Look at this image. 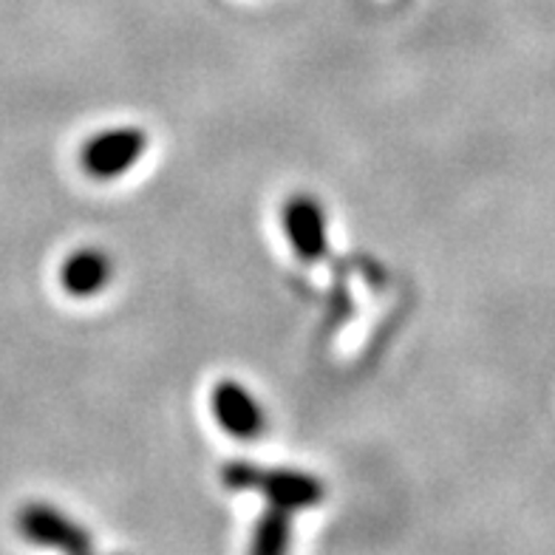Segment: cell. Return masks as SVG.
Instances as JSON below:
<instances>
[{
	"label": "cell",
	"instance_id": "1",
	"mask_svg": "<svg viewBox=\"0 0 555 555\" xmlns=\"http://www.w3.org/2000/svg\"><path fill=\"white\" fill-rule=\"evenodd\" d=\"M221 482L235 493H261L272 507L298 513L309 511L326 499V485L309 470L298 468H258L253 462H227Z\"/></svg>",
	"mask_w": 555,
	"mask_h": 555
},
{
	"label": "cell",
	"instance_id": "2",
	"mask_svg": "<svg viewBox=\"0 0 555 555\" xmlns=\"http://www.w3.org/2000/svg\"><path fill=\"white\" fill-rule=\"evenodd\" d=\"M151 137L139 125H117L96 131L80 147V168L94 182H117L145 159Z\"/></svg>",
	"mask_w": 555,
	"mask_h": 555
},
{
	"label": "cell",
	"instance_id": "3",
	"mask_svg": "<svg viewBox=\"0 0 555 555\" xmlns=\"http://www.w3.org/2000/svg\"><path fill=\"white\" fill-rule=\"evenodd\" d=\"M17 530L29 544L43 550H60L63 555H88L94 541L80 521L54 504L29 502L17 513Z\"/></svg>",
	"mask_w": 555,
	"mask_h": 555
},
{
	"label": "cell",
	"instance_id": "4",
	"mask_svg": "<svg viewBox=\"0 0 555 555\" xmlns=\"http://www.w3.org/2000/svg\"><path fill=\"white\" fill-rule=\"evenodd\" d=\"M281 227L289 247L300 261H321L330 249V219L326 207L312 193H293L281 205Z\"/></svg>",
	"mask_w": 555,
	"mask_h": 555
},
{
	"label": "cell",
	"instance_id": "5",
	"mask_svg": "<svg viewBox=\"0 0 555 555\" xmlns=\"http://www.w3.org/2000/svg\"><path fill=\"white\" fill-rule=\"evenodd\" d=\"M210 414L235 439H256L267 431V409L238 380H219L210 388Z\"/></svg>",
	"mask_w": 555,
	"mask_h": 555
},
{
	"label": "cell",
	"instance_id": "6",
	"mask_svg": "<svg viewBox=\"0 0 555 555\" xmlns=\"http://www.w3.org/2000/svg\"><path fill=\"white\" fill-rule=\"evenodd\" d=\"M114 281V258L100 247H80L68 253L60 267L63 293L72 298H96Z\"/></svg>",
	"mask_w": 555,
	"mask_h": 555
},
{
	"label": "cell",
	"instance_id": "7",
	"mask_svg": "<svg viewBox=\"0 0 555 555\" xmlns=\"http://www.w3.org/2000/svg\"><path fill=\"white\" fill-rule=\"evenodd\" d=\"M293 519L295 513L270 504L253 527L249 555H289V550H293Z\"/></svg>",
	"mask_w": 555,
	"mask_h": 555
},
{
	"label": "cell",
	"instance_id": "8",
	"mask_svg": "<svg viewBox=\"0 0 555 555\" xmlns=\"http://www.w3.org/2000/svg\"><path fill=\"white\" fill-rule=\"evenodd\" d=\"M88 555H91V553H88Z\"/></svg>",
	"mask_w": 555,
	"mask_h": 555
}]
</instances>
